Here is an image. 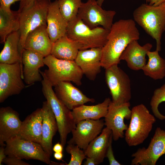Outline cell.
Masks as SVG:
<instances>
[{
  "instance_id": "obj_1",
  "label": "cell",
  "mask_w": 165,
  "mask_h": 165,
  "mask_svg": "<svg viewBox=\"0 0 165 165\" xmlns=\"http://www.w3.org/2000/svg\"><path fill=\"white\" fill-rule=\"evenodd\" d=\"M139 31L132 19H121L113 23L107 42L102 48V67L106 69L120 62V57L127 45L140 38Z\"/></svg>"
},
{
  "instance_id": "obj_2",
  "label": "cell",
  "mask_w": 165,
  "mask_h": 165,
  "mask_svg": "<svg viewBox=\"0 0 165 165\" xmlns=\"http://www.w3.org/2000/svg\"><path fill=\"white\" fill-rule=\"evenodd\" d=\"M134 21L154 39L156 50H161V39L165 31V2L156 6L143 3L133 13Z\"/></svg>"
},
{
  "instance_id": "obj_3",
  "label": "cell",
  "mask_w": 165,
  "mask_h": 165,
  "mask_svg": "<svg viewBox=\"0 0 165 165\" xmlns=\"http://www.w3.org/2000/svg\"><path fill=\"white\" fill-rule=\"evenodd\" d=\"M43 77L41 81L42 91L45 98L49 103L55 118L58 127L60 143L64 147L68 135L75 128L76 123L71 114V110L67 107L58 98L53 86L44 72L40 71Z\"/></svg>"
},
{
  "instance_id": "obj_4",
  "label": "cell",
  "mask_w": 165,
  "mask_h": 165,
  "mask_svg": "<svg viewBox=\"0 0 165 165\" xmlns=\"http://www.w3.org/2000/svg\"><path fill=\"white\" fill-rule=\"evenodd\" d=\"M109 31L102 27L91 28L77 16L68 23L66 35L78 42L82 50L102 48L107 42Z\"/></svg>"
},
{
  "instance_id": "obj_5",
  "label": "cell",
  "mask_w": 165,
  "mask_h": 165,
  "mask_svg": "<svg viewBox=\"0 0 165 165\" xmlns=\"http://www.w3.org/2000/svg\"><path fill=\"white\" fill-rule=\"evenodd\" d=\"M131 111L130 123L125 131V138L127 145L133 146L142 144L148 138L156 119L143 104L133 107Z\"/></svg>"
},
{
  "instance_id": "obj_6",
  "label": "cell",
  "mask_w": 165,
  "mask_h": 165,
  "mask_svg": "<svg viewBox=\"0 0 165 165\" xmlns=\"http://www.w3.org/2000/svg\"><path fill=\"white\" fill-rule=\"evenodd\" d=\"M50 0H35L28 6L19 12L20 50L22 55L25 39L28 34L36 28L47 26L46 17Z\"/></svg>"
},
{
  "instance_id": "obj_7",
  "label": "cell",
  "mask_w": 165,
  "mask_h": 165,
  "mask_svg": "<svg viewBox=\"0 0 165 165\" xmlns=\"http://www.w3.org/2000/svg\"><path fill=\"white\" fill-rule=\"evenodd\" d=\"M43 61L48 68L44 73L53 86L62 82L81 85L83 74L75 61L59 59L50 54L44 57Z\"/></svg>"
},
{
  "instance_id": "obj_8",
  "label": "cell",
  "mask_w": 165,
  "mask_h": 165,
  "mask_svg": "<svg viewBox=\"0 0 165 165\" xmlns=\"http://www.w3.org/2000/svg\"><path fill=\"white\" fill-rule=\"evenodd\" d=\"M105 69L106 81L112 96V103L119 105L129 102L131 91L128 75L117 64Z\"/></svg>"
},
{
  "instance_id": "obj_9",
  "label": "cell",
  "mask_w": 165,
  "mask_h": 165,
  "mask_svg": "<svg viewBox=\"0 0 165 165\" xmlns=\"http://www.w3.org/2000/svg\"><path fill=\"white\" fill-rule=\"evenodd\" d=\"M22 63H0V102L9 97L18 94L24 88Z\"/></svg>"
},
{
  "instance_id": "obj_10",
  "label": "cell",
  "mask_w": 165,
  "mask_h": 165,
  "mask_svg": "<svg viewBox=\"0 0 165 165\" xmlns=\"http://www.w3.org/2000/svg\"><path fill=\"white\" fill-rule=\"evenodd\" d=\"M5 151L6 156L19 159L35 160L50 164V156L37 143L13 137L6 142Z\"/></svg>"
},
{
  "instance_id": "obj_11",
  "label": "cell",
  "mask_w": 165,
  "mask_h": 165,
  "mask_svg": "<svg viewBox=\"0 0 165 165\" xmlns=\"http://www.w3.org/2000/svg\"><path fill=\"white\" fill-rule=\"evenodd\" d=\"M116 14L115 11L103 9L96 0H88L86 2L82 3L77 16L91 28L101 26L110 30Z\"/></svg>"
},
{
  "instance_id": "obj_12",
  "label": "cell",
  "mask_w": 165,
  "mask_h": 165,
  "mask_svg": "<svg viewBox=\"0 0 165 165\" xmlns=\"http://www.w3.org/2000/svg\"><path fill=\"white\" fill-rule=\"evenodd\" d=\"M165 155V131L157 127L148 147L139 148L131 155L132 165H155Z\"/></svg>"
},
{
  "instance_id": "obj_13",
  "label": "cell",
  "mask_w": 165,
  "mask_h": 165,
  "mask_svg": "<svg viewBox=\"0 0 165 165\" xmlns=\"http://www.w3.org/2000/svg\"><path fill=\"white\" fill-rule=\"evenodd\" d=\"M129 102L116 105L111 101L104 120L105 125L112 131L113 139L116 141L124 137V131L128 126L124 122V119H130L131 111Z\"/></svg>"
},
{
  "instance_id": "obj_14",
  "label": "cell",
  "mask_w": 165,
  "mask_h": 165,
  "mask_svg": "<svg viewBox=\"0 0 165 165\" xmlns=\"http://www.w3.org/2000/svg\"><path fill=\"white\" fill-rule=\"evenodd\" d=\"M104 125L103 119L81 121L72 131V137L67 143L77 145L84 151L90 143L101 133Z\"/></svg>"
},
{
  "instance_id": "obj_15",
  "label": "cell",
  "mask_w": 165,
  "mask_h": 165,
  "mask_svg": "<svg viewBox=\"0 0 165 165\" xmlns=\"http://www.w3.org/2000/svg\"><path fill=\"white\" fill-rule=\"evenodd\" d=\"M102 48L79 50L75 60L76 64L90 80L94 81L101 71Z\"/></svg>"
},
{
  "instance_id": "obj_16",
  "label": "cell",
  "mask_w": 165,
  "mask_h": 165,
  "mask_svg": "<svg viewBox=\"0 0 165 165\" xmlns=\"http://www.w3.org/2000/svg\"><path fill=\"white\" fill-rule=\"evenodd\" d=\"M54 87L58 98L71 110L87 102L95 101L94 99L87 97L70 82H61Z\"/></svg>"
},
{
  "instance_id": "obj_17",
  "label": "cell",
  "mask_w": 165,
  "mask_h": 165,
  "mask_svg": "<svg viewBox=\"0 0 165 165\" xmlns=\"http://www.w3.org/2000/svg\"><path fill=\"white\" fill-rule=\"evenodd\" d=\"M44 57L36 52L25 49L23 50L21 62L23 64V75L25 82L31 85L42 81L39 68L45 65Z\"/></svg>"
},
{
  "instance_id": "obj_18",
  "label": "cell",
  "mask_w": 165,
  "mask_h": 165,
  "mask_svg": "<svg viewBox=\"0 0 165 165\" xmlns=\"http://www.w3.org/2000/svg\"><path fill=\"white\" fill-rule=\"evenodd\" d=\"M18 112L10 107L0 109V145L5 146V142L16 136L21 125Z\"/></svg>"
},
{
  "instance_id": "obj_19",
  "label": "cell",
  "mask_w": 165,
  "mask_h": 165,
  "mask_svg": "<svg viewBox=\"0 0 165 165\" xmlns=\"http://www.w3.org/2000/svg\"><path fill=\"white\" fill-rule=\"evenodd\" d=\"M42 108V122L41 145L43 150L51 157L53 151V139L58 130V127L52 108L47 101L43 102Z\"/></svg>"
},
{
  "instance_id": "obj_20",
  "label": "cell",
  "mask_w": 165,
  "mask_h": 165,
  "mask_svg": "<svg viewBox=\"0 0 165 165\" xmlns=\"http://www.w3.org/2000/svg\"><path fill=\"white\" fill-rule=\"evenodd\" d=\"M152 45L149 43L141 46L138 40L131 42L121 54L120 60L125 61L128 67L134 71L142 70L146 64V56L151 51Z\"/></svg>"
},
{
  "instance_id": "obj_21",
  "label": "cell",
  "mask_w": 165,
  "mask_h": 165,
  "mask_svg": "<svg viewBox=\"0 0 165 165\" xmlns=\"http://www.w3.org/2000/svg\"><path fill=\"white\" fill-rule=\"evenodd\" d=\"M42 122V108H38L28 116L22 122L16 136L41 144Z\"/></svg>"
},
{
  "instance_id": "obj_22",
  "label": "cell",
  "mask_w": 165,
  "mask_h": 165,
  "mask_svg": "<svg viewBox=\"0 0 165 165\" xmlns=\"http://www.w3.org/2000/svg\"><path fill=\"white\" fill-rule=\"evenodd\" d=\"M53 44L47 32V26H42L28 34L24 49L36 52L45 57L51 54Z\"/></svg>"
},
{
  "instance_id": "obj_23",
  "label": "cell",
  "mask_w": 165,
  "mask_h": 165,
  "mask_svg": "<svg viewBox=\"0 0 165 165\" xmlns=\"http://www.w3.org/2000/svg\"><path fill=\"white\" fill-rule=\"evenodd\" d=\"M46 24L47 31L53 43L66 34L68 23L60 12L57 0L51 2L49 6Z\"/></svg>"
},
{
  "instance_id": "obj_24",
  "label": "cell",
  "mask_w": 165,
  "mask_h": 165,
  "mask_svg": "<svg viewBox=\"0 0 165 165\" xmlns=\"http://www.w3.org/2000/svg\"><path fill=\"white\" fill-rule=\"evenodd\" d=\"M111 100L106 98L100 104L94 105H83L71 110V114L76 124L85 119L98 120L105 117L106 115L109 104Z\"/></svg>"
},
{
  "instance_id": "obj_25",
  "label": "cell",
  "mask_w": 165,
  "mask_h": 165,
  "mask_svg": "<svg viewBox=\"0 0 165 165\" xmlns=\"http://www.w3.org/2000/svg\"><path fill=\"white\" fill-rule=\"evenodd\" d=\"M81 49V46L78 42L66 34L53 43L51 54L59 59L73 61Z\"/></svg>"
},
{
  "instance_id": "obj_26",
  "label": "cell",
  "mask_w": 165,
  "mask_h": 165,
  "mask_svg": "<svg viewBox=\"0 0 165 165\" xmlns=\"http://www.w3.org/2000/svg\"><path fill=\"white\" fill-rule=\"evenodd\" d=\"M112 134L111 130L107 127L103 129L100 134L92 141L84 151L86 156L94 159L98 164L103 162Z\"/></svg>"
},
{
  "instance_id": "obj_27",
  "label": "cell",
  "mask_w": 165,
  "mask_h": 165,
  "mask_svg": "<svg viewBox=\"0 0 165 165\" xmlns=\"http://www.w3.org/2000/svg\"><path fill=\"white\" fill-rule=\"evenodd\" d=\"M19 31L13 32L6 38L0 53V63L11 64L21 62L19 47Z\"/></svg>"
},
{
  "instance_id": "obj_28",
  "label": "cell",
  "mask_w": 165,
  "mask_h": 165,
  "mask_svg": "<svg viewBox=\"0 0 165 165\" xmlns=\"http://www.w3.org/2000/svg\"><path fill=\"white\" fill-rule=\"evenodd\" d=\"M159 52L156 50L148 52V61L142 69L145 75L155 80L162 79L165 76V60Z\"/></svg>"
},
{
  "instance_id": "obj_29",
  "label": "cell",
  "mask_w": 165,
  "mask_h": 165,
  "mask_svg": "<svg viewBox=\"0 0 165 165\" xmlns=\"http://www.w3.org/2000/svg\"><path fill=\"white\" fill-rule=\"evenodd\" d=\"M19 12L0 9V42H4L11 33L19 31Z\"/></svg>"
},
{
  "instance_id": "obj_30",
  "label": "cell",
  "mask_w": 165,
  "mask_h": 165,
  "mask_svg": "<svg viewBox=\"0 0 165 165\" xmlns=\"http://www.w3.org/2000/svg\"><path fill=\"white\" fill-rule=\"evenodd\" d=\"M59 9L68 23L77 15L81 0H57Z\"/></svg>"
},
{
  "instance_id": "obj_31",
  "label": "cell",
  "mask_w": 165,
  "mask_h": 165,
  "mask_svg": "<svg viewBox=\"0 0 165 165\" xmlns=\"http://www.w3.org/2000/svg\"><path fill=\"white\" fill-rule=\"evenodd\" d=\"M165 101V84L154 91L150 102L151 109L154 116L160 120H164L165 116L160 112L158 108L161 103Z\"/></svg>"
},
{
  "instance_id": "obj_32",
  "label": "cell",
  "mask_w": 165,
  "mask_h": 165,
  "mask_svg": "<svg viewBox=\"0 0 165 165\" xmlns=\"http://www.w3.org/2000/svg\"><path fill=\"white\" fill-rule=\"evenodd\" d=\"M67 153L71 156L68 165H81L83 160L87 158L84 151L77 145L68 144L66 148Z\"/></svg>"
},
{
  "instance_id": "obj_33",
  "label": "cell",
  "mask_w": 165,
  "mask_h": 165,
  "mask_svg": "<svg viewBox=\"0 0 165 165\" xmlns=\"http://www.w3.org/2000/svg\"><path fill=\"white\" fill-rule=\"evenodd\" d=\"M113 139L112 134L110 138L108 146L106 152V157L108 159L109 165H121V164L116 160L113 154L112 146Z\"/></svg>"
},
{
  "instance_id": "obj_34",
  "label": "cell",
  "mask_w": 165,
  "mask_h": 165,
  "mask_svg": "<svg viewBox=\"0 0 165 165\" xmlns=\"http://www.w3.org/2000/svg\"><path fill=\"white\" fill-rule=\"evenodd\" d=\"M2 163L7 165H30L22 159L13 157L7 156L3 160Z\"/></svg>"
},
{
  "instance_id": "obj_35",
  "label": "cell",
  "mask_w": 165,
  "mask_h": 165,
  "mask_svg": "<svg viewBox=\"0 0 165 165\" xmlns=\"http://www.w3.org/2000/svg\"><path fill=\"white\" fill-rule=\"evenodd\" d=\"M21 0H0V9L6 11L11 10V5L16 2L20 1Z\"/></svg>"
},
{
  "instance_id": "obj_36",
  "label": "cell",
  "mask_w": 165,
  "mask_h": 165,
  "mask_svg": "<svg viewBox=\"0 0 165 165\" xmlns=\"http://www.w3.org/2000/svg\"><path fill=\"white\" fill-rule=\"evenodd\" d=\"M35 0H21L20 1L19 10L27 7L30 5Z\"/></svg>"
},
{
  "instance_id": "obj_37",
  "label": "cell",
  "mask_w": 165,
  "mask_h": 165,
  "mask_svg": "<svg viewBox=\"0 0 165 165\" xmlns=\"http://www.w3.org/2000/svg\"><path fill=\"white\" fill-rule=\"evenodd\" d=\"M5 146L1 145L0 147V165H2L3 161L6 157Z\"/></svg>"
},
{
  "instance_id": "obj_38",
  "label": "cell",
  "mask_w": 165,
  "mask_h": 165,
  "mask_svg": "<svg viewBox=\"0 0 165 165\" xmlns=\"http://www.w3.org/2000/svg\"><path fill=\"white\" fill-rule=\"evenodd\" d=\"M63 146L61 143H57L53 146V151L54 152H62Z\"/></svg>"
},
{
  "instance_id": "obj_39",
  "label": "cell",
  "mask_w": 165,
  "mask_h": 165,
  "mask_svg": "<svg viewBox=\"0 0 165 165\" xmlns=\"http://www.w3.org/2000/svg\"><path fill=\"white\" fill-rule=\"evenodd\" d=\"M86 161L84 163V165H97L98 164L93 158L87 157Z\"/></svg>"
},
{
  "instance_id": "obj_40",
  "label": "cell",
  "mask_w": 165,
  "mask_h": 165,
  "mask_svg": "<svg viewBox=\"0 0 165 165\" xmlns=\"http://www.w3.org/2000/svg\"><path fill=\"white\" fill-rule=\"evenodd\" d=\"M164 2L165 0H150L149 4L154 6H156Z\"/></svg>"
},
{
  "instance_id": "obj_41",
  "label": "cell",
  "mask_w": 165,
  "mask_h": 165,
  "mask_svg": "<svg viewBox=\"0 0 165 165\" xmlns=\"http://www.w3.org/2000/svg\"><path fill=\"white\" fill-rule=\"evenodd\" d=\"M53 156L57 160H62L63 156L62 152H54Z\"/></svg>"
},
{
  "instance_id": "obj_42",
  "label": "cell",
  "mask_w": 165,
  "mask_h": 165,
  "mask_svg": "<svg viewBox=\"0 0 165 165\" xmlns=\"http://www.w3.org/2000/svg\"><path fill=\"white\" fill-rule=\"evenodd\" d=\"M105 0H97V4L101 6L103 2Z\"/></svg>"
},
{
  "instance_id": "obj_43",
  "label": "cell",
  "mask_w": 165,
  "mask_h": 165,
  "mask_svg": "<svg viewBox=\"0 0 165 165\" xmlns=\"http://www.w3.org/2000/svg\"><path fill=\"white\" fill-rule=\"evenodd\" d=\"M145 1L147 3H149L150 1V0H145Z\"/></svg>"
}]
</instances>
